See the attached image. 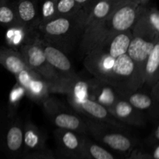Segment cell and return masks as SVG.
Here are the masks:
<instances>
[{
    "mask_svg": "<svg viewBox=\"0 0 159 159\" xmlns=\"http://www.w3.org/2000/svg\"><path fill=\"white\" fill-rule=\"evenodd\" d=\"M131 30L107 37L86 54L85 68L97 79L106 81L124 96L144 85L134 62L127 54Z\"/></svg>",
    "mask_w": 159,
    "mask_h": 159,
    "instance_id": "6da1fadb",
    "label": "cell"
},
{
    "mask_svg": "<svg viewBox=\"0 0 159 159\" xmlns=\"http://www.w3.org/2000/svg\"><path fill=\"white\" fill-rule=\"evenodd\" d=\"M145 7L135 0L121 1L106 20L84 28L81 37L82 51L88 54L107 37L131 30Z\"/></svg>",
    "mask_w": 159,
    "mask_h": 159,
    "instance_id": "7a4b0ae2",
    "label": "cell"
},
{
    "mask_svg": "<svg viewBox=\"0 0 159 159\" xmlns=\"http://www.w3.org/2000/svg\"><path fill=\"white\" fill-rule=\"evenodd\" d=\"M87 16H58L43 24L39 25L37 34L41 40L66 52L75 40L82 37Z\"/></svg>",
    "mask_w": 159,
    "mask_h": 159,
    "instance_id": "3957f363",
    "label": "cell"
},
{
    "mask_svg": "<svg viewBox=\"0 0 159 159\" xmlns=\"http://www.w3.org/2000/svg\"><path fill=\"white\" fill-rule=\"evenodd\" d=\"M86 119L88 136L106 148L124 156V158L138 145V141L127 133V129Z\"/></svg>",
    "mask_w": 159,
    "mask_h": 159,
    "instance_id": "277c9868",
    "label": "cell"
},
{
    "mask_svg": "<svg viewBox=\"0 0 159 159\" xmlns=\"http://www.w3.org/2000/svg\"><path fill=\"white\" fill-rule=\"evenodd\" d=\"M146 7L131 28L132 37L127 49V54L134 62L142 80L144 61L152 51L155 42L159 39V34L152 30L146 20L144 14Z\"/></svg>",
    "mask_w": 159,
    "mask_h": 159,
    "instance_id": "5b68a950",
    "label": "cell"
},
{
    "mask_svg": "<svg viewBox=\"0 0 159 159\" xmlns=\"http://www.w3.org/2000/svg\"><path fill=\"white\" fill-rule=\"evenodd\" d=\"M18 51L23 56L28 67L50 82L51 86L61 82V78L48 64L37 34L28 38L20 47Z\"/></svg>",
    "mask_w": 159,
    "mask_h": 159,
    "instance_id": "8992f818",
    "label": "cell"
},
{
    "mask_svg": "<svg viewBox=\"0 0 159 159\" xmlns=\"http://www.w3.org/2000/svg\"><path fill=\"white\" fill-rule=\"evenodd\" d=\"M45 112L57 128L88 134L86 119L75 110L67 108L62 102L51 96L42 102Z\"/></svg>",
    "mask_w": 159,
    "mask_h": 159,
    "instance_id": "52a82bcc",
    "label": "cell"
},
{
    "mask_svg": "<svg viewBox=\"0 0 159 159\" xmlns=\"http://www.w3.org/2000/svg\"><path fill=\"white\" fill-rule=\"evenodd\" d=\"M15 78L26 96L35 102L42 103L51 95V84L30 68L21 71Z\"/></svg>",
    "mask_w": 159,
    "mask_h": 159,
    "instance_id": "ba28073f",
    "label": "cell"
},
{
    "mask_svg": "<svg viewBox=\"0 0 159 159\" xmlns=\"http://www.w3.org/2000/svg\"><path fill=\"white\" fill-rule=\"evenodd\" d=\"M3 147L11 159H20L23 154V124L16 114L8 115L3 134Z\"/></svg>",
    "mask_w": 159,
    "mask_h": 159,
    "instance_id": "9c48e42d",
    "label": "cell"
},
{
    "mask_svg": "<svg viewBox=\"0 0 159 159\" xmlns=\"http://www.w3.org/2000/svg\"><path fill=\"white\" fill-rule=\"evenodd\" d=\"M68 102L77 113L84 117L107 123L114 127L127 130V125H124L116 120L107 108L93 101L90 97H84L78 99H68Z\"/></svg>",
    "mask_w": 159,
    "mask_h": 159,
    "instance_id": "30bf717a",
    "label": "cell"
},
{
    "mask_svg": "<svg viewBox=\"0 0 159 159\" xmlns=\"http://www.w3.org/2000/svg\"><path fill=\"white\" fill-rule=\"evenodd\" d=\"M40 43L48 64L62 79L79 77L75 71L71 61L62 50L41 39Z\"/></svg>",
    "mask_w": 159,
    "mask_h": 159,
    "instance_id": "8fae6325",
    "label": "cell"
},
{
    "mask_svg": "<svg viewBox=\"0 0 159 159\" xmlns=\"http://www.w3.org/2000/svg\"><path fill=\"white\" fill-rule=\"evenodd\" d=\"M19 23L30 35L37 34L40 25L39 0H12Z\"/></svg>",
    "mask_w": 159,
    "mask_h": 159,
    "instance_id": "7c38bea8",
    "label": "cell"
},
{
    "mask_svg": "<svg viewBox=\"0 0 159 159\" xmlns=\"http://www.w3.org/2000/svg\"><path fill=\"white\" fill-rule=\"evenodd\" d=\"M89 97L95 102L108 110L120 98L121 95L116 91L114 87L102 79L94 77L89 79Z\"/></svg>",
    "mask_w": 159,
    "mask_h": 159,
    "instance_id": "4fadbf2b",
    "label": "cell"
},
{
    "mask_svg": "<svg viewBox=\"0 0 159 159\" xmlns=\"http://www.w3.org/2000/svg\"><path fill=\"white\" fill-rule=\"evenodd\" d=\"M113 118L124 125L143 126L146 119L144 114L130 105L124 98L121 97L108 109Z\"/></svg>",
    "mask_w": 159,
    "mask_h": 159,
    "instance_id": "5bb4252c",
    "label": "cell"
},
{
    "mask_svg": "<svg viewBox=\"0 0 159 159\" xmlns=\"http://www.w3.org/2000/svg\"><path fill=\"white\" fill-rule=\"evenodd\" d=\"M58 151L84 159L82 144L84 135L78 132L57 128L54 132Z\"/></svg>",
    "mask_w": 159,
    "mask_h": 159,
    "instance_id": "9a60e30c",
    "label": "cell"
},
{
    "mask_svg": "<svg viewBox=\"0 0 159 159\" xmlns=\"http://www.w3.org/2000/svg\"><path fill=\"white\" fill-rule=\"evenodd\" d=\"M46 148V136L32 122L23 124V154L40 152Z\"/></svg>",
    "mask_w": 159,
    "mask_h": 159,
    "instance_id": "2e32d148",
    "label": "cell"
},
{
    "mask_svg": "<svg viewBox=\"0 0 159 159\" xmlns=\"http://www.w3.org/2000/svg\"><path fill=\"white\" fill-rule=\"evenodd\" d=\"M0 65L14 76L30 68L18 50L6 47L0 48Z\"/></svg>",
    "mask_w": 159,
    "mask_h": 159,
    "instance_id": "e0dca14e",
    "label": "cell"
},
{
    "mask_svg": "<svg viewBox=\"0 0 159 159\" xmlns=\"http://www.w3.org/2000/svg\"><path fill=\"white\" fill-rule=\"evenodd\" d=\"M120 2L119 0H99L96 2L87 15L84 28L106 20Z\"/></svg>",
    "mask_w": 159,
    "mask_h": 159,
    "instance_id": "ac0fdd59",
    "label": "cell"
},
{
    "mask_svg": "<svg viewBox=\"0 0 159 159\" xmlns=\"http://www.w3.org/2000/svg\"><path fill=\"white\" fill-rule=\"evenodd\" d=\"M159 39L144 61L143 67V84L152 86L159 79Z\"/></svg>",
    "mask_w": 159,
    "mask_h": 159,
    "instance_id": "d6986e66",
    "label": "cell"
},
{
    "mask_svg": "<svg viewBox=\"0 0 159 159\" xmlns=\"http://www.w3.org/2000/svg\"><path fill=\"white\" fill-rule=\"evenodd\" d=\"M82 150L84 159H120L111 151L86 134L84 135Z\"/></svg>",
    "mask_w": 159,
    "mask_h": 159,
    "instance_id": "ffe728a7",
    "label": "cell"
},
{
    "mask_svg": "<svg viewBox=\"0 0 159 159\" xmlns=\"http://www.w3.org/2000/svg\"><path fill=\"white\" fill-rule=\"evenodd\" d=\"M0 25L6 27L20 26L12 0H0Z\"/></svg>",
    "mask_w": 159,
    "mask_h": 159,
    "instance_id": "44dd1931",
    "label": "cell"
},
{
    "mask_svg": "<svg viewBox=\"0 0 159 159\" xmlns=\"http://www.w3.org/2000/svg\"><path fill=\"white\" fill-rule=\"evenodd\" d=\"M33 36L34 35H30L23 26H10L8 27L6 33V40L11 48L18 50L28 38Z\"/></svg>",
    "mask_w": 159,
    "mask_h": 159,
    "instance_id": "7402d4cb",
    "label": "cell"
},
{
    "mask_svg": "<svg viewBox=\"0 0 159 159\" xmlns=\"http://www.w3.org/2000/svg\"><path fill=\"white\" fill-rule=\"evenodd\" d=\"M131 106L138 110H149L153 107L152 96L138 91L132 92L123 96Z\"/></svg>",
    "mask_w": 159,
    "mask_h": 159,
    "instance_id": "603a6c76",
    "label": "cell"
},
{
    "mask_svg": "<svg viewBox=\"0 0 159 159\" xmlns=\"http://www.w3.org/2000/svg\"><path fill=\"white\" fill-rule=\"evenodd\" d=\"M57 16H79L88 13L75 0H57Z\"/></svg>",
    "mask_w": 159,
    "mask_h": 159,
    "instance_id": "cb8c5ba5",
    "label": "cell"
},
{
    "mask_svg": "<svg viewBox=\"0 0 159 159\" xmlns=\"http://www.w3.org/2000/svg\"><path fill=\"white\" fill-rule=\"evenodd\" d=\"M38 13L40 25L58 16L57 12V0H39Z\"/></svg>",
    "mask_w": 159,
    "mask_h": 159,
    "instance_id": "d4e9b609",
    "label": "cell"
},
{
    "mask_svg": "<svg viewBox=\"0 0 159 159\" xmlns=\"http://www.w3.org/2000/svg\"><path fill=\"white\" fill-rule=\"evenodd\" d=\"M25 95H26V93H25L23 87L20 86L18 83L16 84L9 93V114L16 113V110L20 101L22 100Z\"/></svg>",
    "mask_w": 159,
    "mask_h": 159,
    "instance_id": "484cf974",
    "label": "cell"
},
{
    "mask_svg": "<svg viewBox=\"0 0 159 159\" xmlns=\"http://www.w3.org/2000/svg\"><path fill=\"white\" fill-rule=\"evenodd\" d=\"M146 20L152 30L156 34H159V12L155 6L151 8L146 7L145 11Z\"/></svg>",
    "mask_w": 159,
    "mask_h": 159,
    "instance_id": "4316f807",
    "label": "cell"
},
{
    "mask_svg": "<svg viewBox=\"0 0 159 159\" xmlns=\"http://www.w3.org/2000/svg\"><path fill=\"white\" fill-rule=\"evenodd\" d=\"M20 159H56L54 153L45 149L40 152H30L22 156Z\"/></svg>",
    "mask_w": 159,
    "mask_h": 159,
    "instance_id": "83f0119b",
    "label": "cell"
},
{
    "mask_svg": "<svg viewBox=\"0 0 159 159\" xmlns=\"http://www.w3.org/2000/svg\"><path fill=\"white\" fill-rule=\"evenodd\" d=\"M124 159H154L152 155L141 149L135 148Z\"/></svg>",
    "mask_w": 159,
    "mask_h": 159,
    "instance_id": "f1b7e54d",
    "label": "cell"
},
{
    "mask_svg": "<svg viewBox=\"0 0 159 159\" xmlns=\"http://www.w3.org/2000/svg\"><path fill=\"white\" fill-rule=\"evenodd\" d=\"M87 13L93 8V6L96 4V2L99 0H75Z\"/></svg>",
    "mask_w": 159,
    "mask_h": 159,
    "instance_id": "f546056e",
    "label": "cell"
},
{
    "mask_svg": "<svg viewBox=\"0 0 159 159\" xmlns=\"http://www.w3.org/2000/svg\"><path fill=\"white\" fill-rule=\"evenodd\" d=\"M152 98L153 101H155L156 103L158 102V98H159V81L158 82L152 85Z\"/></svg>",
    "mask_w": 159,
    "mask_h": 159,
    "instance_id": "4dcf8cb0",
    "label": "cell"
},
{
    "mask_svg": "<svg viewBox=\"0 0 159 159\" xmlns=\"http://www.w3.org/2000/svg\"><path fill=\"white\" fill-rule=\"evenodd\" d=\"M54 156H55L56 159H82L80 158H78V157L76 156H73V155L65 154L58 150H57V152H56V153L54 154Z\"/></svg>",
    "mask_w": 159,
    "mask_h": 159,
    "instance_id": "1f68e13d",
    "label": "cell"
},
{
    "mask_svg": "<svg viewBox=\"0 0 159 159\" xmlns=\"http://www.w3.org/2000/svg\"><path fill=\"white\" fill-rule=\"evenodd\" d=\"M154 159H159V144H156L152 148V152L149 153Z\"/></svg>",
    "mask_w": 159,
    "mask_h": 159,
    "instance_id": "d6a6232c",
    "label": "cell"
},
{
    "mask_svg": "<svg viewBox=\"0 0 159 159\" xmlns=\"http://www.w3.org/2000/svg\"><path fill=\"white\" fill-rule=\"evenodd\" d=\"M135 1H136L137 2L139 3L140 5H141V6H147V5H148V3L149 0H135Z\"/></svg>",
    "mask_w": 159,
    "mask_h": 159,
    "instance_id": "836d02e7",
    "label": "cell"
},
{
    "mask_svg": "<svg viewBox=\"0 0 159 159\" xmlns=\"http://www.w3.org/2000/svg\"><path fill=\"white\" fill-rule=\"evenodd\" d=\"M119 1H124V0H119Z\"/></svg>",
    "mask_w": 159,
    "mask_h": 159,
    "instance_id": "e575fe53",
    "label": "cell"
}]
</instances>
